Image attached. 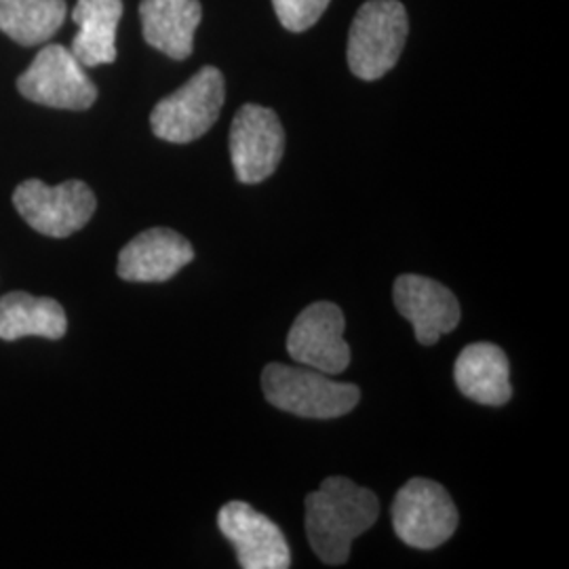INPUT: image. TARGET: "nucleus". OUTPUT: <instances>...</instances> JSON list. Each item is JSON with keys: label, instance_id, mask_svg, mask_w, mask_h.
Returning <instances> with one entry per match:
<instances>
[{"label": "nucleus", "instance_id": "obj_1", "mask_svg": "<svg viewBox=\"0 0 569 569\" xmlns=\"http://www.w3.org/2000/svg\"><path fill=\"white\" fill-rule=\"evenodd\" d=\"M380 502L371 489L346 477H329L306 496V536L327 566H345L352 542L373 528Z\"/></svg>", "mask_w": 569, "mask_h": 569}, {"label": "nucleus", "instance_id": "obj_2", "mask_svg": "<svg viewBox=\"0 0 569 569\" xmlns=\"http://www.w3.org/2000/svg\"><path fill=\"white\" fill-rule=\"evenodd\" d=\"M262 390L270 406L310 420L340 418L361 401V390L355 385L336 382L323 371L306 366H266Z\"/></svg>", "mask_w": 569, "mask_h": 569}, {"label": "nucleus", "instance_id": "obj_3", "mask_svg": "<svg viewBox=\"0 0 569 569\" xmlns=\"http://www.w3.org/2000/svg\"><path fill=\"white\" fill-rule=\"evenodd\" d=\"M409 34L406 7L399 0H367L348 32V66L361 81H378L401 58Z\"/></svg>", "mask_w": 569, "mask_h": 569}, {"label": "nucleus", "instance_id": "obj_4", "mask_svg": "<svg viewBox=\"0 0 569 569\" xmlns=\"http://www.w3.org/2000/svg\"><path fill=\"white\" fill-rule=\"evenodd\" d=\"M224 100L222 72L213 66H204L178 91L154 106L150 127L164 142H194L220 119Z\"/></svg>", "mask_w": 569, "mask_h": 569}, {"label": "nucleus", "instance_id": "obj_5", "mask_svg": "<svg viewBox=\"0 0 569 569\" xmlns=\"http://www.w3.org/2000/svg\"><path fill=\"white\" fill-rule=\"evenodd\" d=\"M392 528L411 549L446 545L458 528V509L448 489L430 479H411L392 502Z\"/></svg>", "mask_w": 569, "mask_h": 569}, {"label": "nucleus", "instance_id": "obj_6", "mask_svg": "<svg viewBox=\"0 0 569 569\" xmlns=\"http://www.w3.org/2000/svg\"><path fill=\"white\" fill-rule=\"evenodd\" d=\"M13 204L26 224L44 237L66 239L79 232L96 213V194L79 180L47 186L41 180H26L13 192Z\"/></svg>", "mask_w": 569, "mask_h": 569}, {"label": "nucleus", "instance_id": "obj_7", "mask_svg": "<svg viewBox=\"0 0 569 569\" xmlns=\"http://www.w3.org/2000/svg\"><path fill=\"white\" fill-rule=\"evenodd\" d=\"M18 89L26 100L60 110H87L98 100V89L87 77L84 66L61 44H49L39 51L18 79Z\"/></svg>", "mask_w": 569, "mask_h": 569}, {"label": "nucleus", "instance_id": "obj_8", "mask_svg": "<svg viewBox=\"0 0 569 569\" xmlns=\"http://www.w3.org/2000/svg\"><path fill=\"white\" fill-rule=\"evenodd\" d=\"M284 152L283 124L277 112L244 103L230 127V161L241 183H260L270 178Z\"/></svg>", "mask_w": 569, "mask_h": 569}, {"label": "nucleus", "instance_id": "obj_9", "mask_svg": "<svg viewBox=\"0 0 569 569\" xmlns=\"http://www.w3.org/2000/svg\"><path fill=\"white\" fill-rule=\"evenodd\" d=\"M346 319L340 306L317 302L305 308L287 336V352L293 361L327 376L350 366V348L345 340Z\"/></svg>", "mask_w": 569, "mask_h": 569}, {"label": "nucleus", "instance_id": "obj_10", "mask_svg": "<svg viewBox=\"0 0 569 569\" xmlns=\"http://www.w3.org/2000/svg\"><path fill=\"white\" fill-rule=\"evenodd\" d=\"M218 528L243 569H287L291 550L281 528L251 505L234 500L218 512Z\"/></svg>", "mask_w": 569, "mask_h": 569}, {"label": "nucleus", "instance_id": "obj_11", "mask_svg": "<svg viewBox=\"0 0 569 569\" xmlns=\"http://www.w3.org/2000/svg\"><path fill=\"white\" fill-rule=\"evenodd\" d=\"M397 310L413 326L416 340L432 346L460 326L462 310L446 284L420 274H403L395 283Z\"/></svg>", "mask_w": 569, "mask_h": 569}, {"label": "nucleus", "instance_id": "obj_12", "mask_svg": "<svg viewBox=\"0 0 569 569\" xmlns=\"http://www.w3.org/2000/svg\"><path fill=\"white\" fill-rule=\"evenodd\" d=\"M194 260V249L180 232L150 228L122 247L119 277L131 283H163Z\"/></svg>", "mask_w": 569, "mask_h": 569}, {"label": "nucleus", "instance_id": "obj_13", "mask_svg": "<svg viewBox=\"0 0 569 569\" xmlns=\"http://www.w3.org/2000/svg\"><path fill=\"white\" fill-rule=\"evenodd\" d=\"M453 380L460 392L479 406H507L512 397L509 359L500 346H467L456 359Z\"/></svg>", "mask_w": 569, "mask_h": 569}, {"label": "nucleus", "instance_id": "obj_14", "mask_svg": "<svg viewBox=\"0 0 569 569\" xmlns=\"http://www.w3.org/2000/svg\"><path fill=\"white\" fill-rule=\"evenodd\" d=\"M140 18L150 47L171 60H186L192 53L203 7L199 0H142Z\"/></svg>", "mask_w": 569, "mask_h": 569}, {"label": "nucleus", "instance_id": "obj_15", "mask_svg": "<svg viewBox=\"0 0 569 569\" xmlns=\"http://www.w3.org/2000/svg\"><path fill=\"white\" fill-rule=\"evenodd\" d=\"M122 18V0H79L72 20L79 32L70 51L84 68L117 60V28Z\"/></svg>", "mask_w": 569, "mask_h": 569}, {"label": "nucleus", "instance_id": "obj_16", "mask_svg": "<svg viewBox=\"0 0 569 569\" xmlns=\"http://www.w3.org/2000/svg\"><path fill=\"white\" fill-rule=\"evenodd\" d=\"M68 319L60 302L13 291L0 298V340L16 342L28 336L60 340L66 336Z\"/></svg>", "mask_w": 569, "mask_h": 569}, {"label": "nucleus", "instance_id": "obj_17", "mask_svg": "<svg viewBox=\"0 0 569 569\" xmlns=\"http://www.w3.org/2000/svg\"><path fill=\"white\" fill-rule=\"evenodd\" d=\"M63 20V0H0V32L23 47L49 41Z\"/></svg>", "mask_w": 569, "mask_h": 569}, {"label": "nucleus", "instance_id": "obj_18", "mask_svg": "<svg viewBox=\"0 0 569 569\" xmlns=\"http://www.w3.org/2000/svg\"><path fill=\"white\" fill-rule=\"evenodd\" d=\"M331 0H272L274 13L289 32H305L326 13Z\"/></svg>", "mask_w": 569, "mask_h": 569}]
</instances>
